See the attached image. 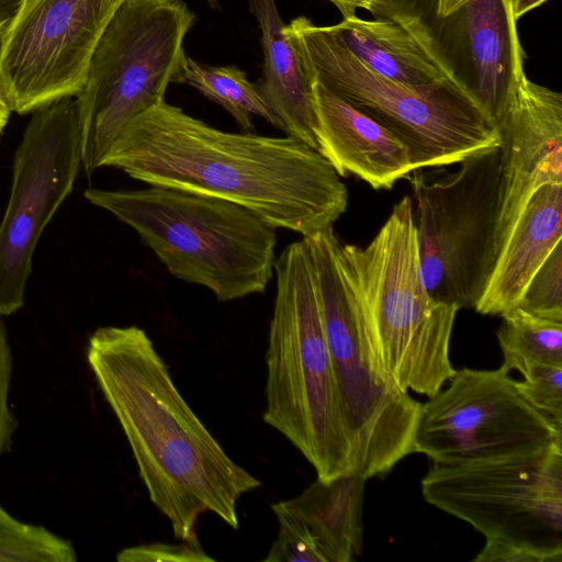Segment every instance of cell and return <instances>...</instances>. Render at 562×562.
<instances>
[{"instance_id": "cell-28", "label": "cell", "mask_w": 562, "mask_h": 562, "mask_svg": "<svg viewBox=\"0 0 562 562\" xmlns=\"http://www.w3.org/2000/svg\"><path fill=\"white\" fill-rule=\"evenodd\" d=\"M474 562H544L543 559L526 549L510 543L485 540Z\"/></svg>"}, {"instance_id": "cell-13", "label": "cell", "mask_w": 562, "mask_h": 562, "mask_svg": "<svg viewBox=\"0 0 562 562\" xmlns=\"http://www.w3.org/2000/svg\"><path fill=\"white\" fill-rule=\"evenodd\" d=\"M374 19L414 34L496 122L525 76L507 0H380Z\"/></svg>"}, {"instance_id": "cell-15", "label": "cell", "mask_w": 562, "mask_h": 562, "mask_svg": "<svg viewBox=\"0 0 562 562\" xmlns=\"http://www.w3.org/2000/svg\"><path fill=\"white\" fill-rule=\"evenodd\" d=\"M499 137L496 256L531 195L562 183V94L525 75L503 116Z\"/></svg>"}, {"instance_id": "cell-10", "label": "cell", "mask_w": 562, "mask_h": 562, "mask_svg": "<svg viewBox=\"0 0 562 562\" xmlns=\"http://www.w3.org/2000/svg\"><path fill=\"white\" fill-rule=\"evenodd\" d=\"M427 503L544 562H562V442L537 451L431 465L422 480Z\"/></svg>"}, {"instance_id": "cell-12", "label": "cell", "mask_w": 562, "mask_h": 562, "mask_svg": "<svg viewBox=\"0 0 562 562\" xmlns=\"http://www.w3.org/2000/svg\"><path fill=\"white\" fill-rule=\"evenodd\" d=\"M82 167L75 97L33 112L13 159L9 202L0 223V316L24 304L37 241L72 191Z\"/></svg>"}, {"instance_id": "cell-30", "label": "cell", "mask_w": 562, "mask_h": 562, "mask_svg": "<svg viewBox=\"0 0 562 562\" xmlns=\"http://www.w3.org/2000/svg\"><path fill=\"white\" fill-rule=\"evenodd\" d=\"M547 0H509L513 18L518 21L527 12L538 8Z\"/></svg>"}, {"instance_id": "cell-17", "label": "cell", "mask_w": 562, "mask_h": 562, "mask_svg": "<svg viewBox=\"0 0 562 562\" xmlns=\"http://www.w3.org/2000/svg\"><path fill=\"white\" fill-rule=\"evenodd\" d=\"M317 151L339 177L353 175L390 190L414 170L406 146L387 128L314 82Z\"/></svg>"}, {"instance_id": "cell-21", "label": "cell", "mask_w": 562, "mask_h": 562, "mask_svg": "<svg viewBox=\"0 0 562 562\" xmlns=\"http://www.w3.org/2000/svg\"><path fill=\"white\" fill-rule=\"evenodd\" d=\"M173 82L188 83L222 105L244 132L254 130L252 115L276 126V120L258 86L236 66H206L186 55Z\"/></svg>"}, {"instance_id": "cell-29", "label": "cell", "mask_w": 562, "mask_h": 562, "mask_svg": "<svg viewBox=\"0 0 562 562\" xmlns=\"http://www.w3.org/2000/svg\"><path fill=\"white\" fill-rule=\"evenodd\" d=\"M341 13L342 19L356 15L358 9L369 11L373 16L376 13L380 0H328Z\"/></svg>"}, {"instance_id": "cell-11", "label": "cell", "mask_w": 562, "mask_h": 562, "mask_svg": "<svg viewBox=\"0 0 562 562\" xmlns=\"http://www.w3.org/2000/svg\"><path fill=\"white\" fill-rule=\"evenodd\" d=\"M449 385L420 405L415 452L434 465H457L540 450L562 442V428L531 406L517 380L496 370H456Z\"/></svg>"}, {"instance_id": "cell-7", "label": "cell", "mask_w": 562, "mask_h": 562, "mask_svg": "<svg viewBox=\"0 0 562 562\" xmlns=\"http://www.w3.org/2000/svg\"><path fill=\"white\" fill-rule=\"evenodd\" d=\"M285 31L316 80L392 132L406 146L414 170L498 147L494 121L458 82L412 88L383 78L358 60L330 25L306 16L285 24Z\"/></svg>"}, {"instance_id": "cell-14", "label": "cell", "mask_w": 562, "mask_h": 562, "mask_svg": "<svg viewBox=\"0 0 562 562\" xmlns=\"http://www.w3.org/2000/svg\"><path fill=\"white\" fill-rule=\"evenodd\" d=\"M125 0H23L0 54L13 112L33 113L82 89L93 52Z\"/></svg>"}, {"instance_id": "cell-4", "label": "cell", "mask_w": 562, "mask_h": 562, "mask_svg": "<svg viewBox=\"0 0 562 562\" xmlns=\"http://www.w3.org/2000/svg\"><path fill=\"white\" fill-rule=\"evenodd\" d=\"M83 196L132 227L170 274L220 302L263 293L273 276L277 228L244 206L158 186Z\"/></svg>"}, {"instance_id": "cell-20", "label": "cell", "mask_w": 562, "mask_h": 562, "mask_svg": "<svg viewBox=\"0 0 562 562\" xmlns=\"http://www.w3.org/2000/svg\"><path fill=\"white\" fill-rule=\"evenodd\" d=\"M330 27L358 60L383 78L412 88L456 81L427 45L391 20L356 14Z\"/></svg>"}, {"instance_id": "cell-25", "label": "cell", "mask_w": 562, "mask_h": 562, "mask_svg": "<svg viewBox=\"0 0 562 562\" xmlns=\"http://www.w3.org/2000/svg\"><path fill=\"white\" fill-rule=\"evenodd\" d=\"M517 386L538 412L562 428V366L530 362L520 371Z\"/></svg>"}, {"instance_id": "cell-35", "label": "cell", "mask_w": 562, "mask_h": 562, "mask_svg": "<svg viewBox=\"0 0 562 562\" xmlns=\"http://www.w3.org/2000/svg\"><path fill=\"white\" fill-rule=\"evenodd\" d=\"M509 2V0H507ZM510 4V3H509Z\"/></svg>"}, {"instance_id": "cell-31", "label": "cell", "mask_w": 562, "mask_h": 562, "mask_svg": "<svg viewBox=\"0 0 562 562\" xmlns=\"http://www.w3.org/2000/svg\"><path fill=\"white\" fill-rule=\"evenodd\" d=\"M23 0H0V23L11 21Z\"/></svg>"}, {"instance_id": "cell-1", "label": "cell", "mask_w": 562, "mask_h": 562, "mask_svg": "<svg viewBox=\"0 0 562 562\" xmlns=\"http://www.w3.org/2000/svg\"><path fill=\"white\" fill-rule=\"evenodd\" d=\"M103 167L229 201L303 237L333 227L348 206L338 173L303 142L221 131L166 101L122 131Z\"/></svg>"}, {"instance_id": "cell-27", "label": "cell", "mask_w": 562, "mask_h": 562, "mask_svg": "<svg viewBox=\"0 0 562 562\" xmlns=\"http://www.w3.org/2000/svg\"><path fill=\"white\" fill-rule=\"evenodd\" d=\"M12 364L9 335L0 316V456L10 450L13 434L18 428V420L9 404Z\"/></svg>"}, {"instance_id": "cell-23", "label": "cell", "mask_w": 562, "mask_h": 562, "mask_svg": "<svg viewBox=\"0 0 562 562\" xmlns=\"http://www.w3.org/2000/svg\"><path fill=\"white\" fill-rule=\"evenodd\" d=\"M71 542L43 526L23 522L0 505V562H75Z\"/></svg>"}, {"instance_id": "cell-32", "label": "cell", "mask_w": 562, "mask_h": 562, "mask_svg": "<svg viewBox=\"0 0 562 562\" xmlns=\"http://www.w3.org/2000/svg\"><path fill=\"white\" fill-rule=\"evenodd\" d=\"M12 108L10 105V102L4 94L2 88L0 87V137L3 133L4 127L7 126L10 115H11Z\"/></svg>"}, {"instance_id": "cell-22", "label": "cell", "mask_w": 562, "mask_h": 562, "mask_svg": "<svg viewBox=\"0 0 562 562\" xmlns=\"http://www.w3.org/2000/svg\"><path fill=\"white\" fill-rule=\"evenodd\" d=\"M501 316L496 336L503 370L520 372L530 362L562 366V323L537 317L517 306Z\"/></svg>"}, {"instance_id": "cell-2", "label": "cell", "mask_w": 562, "mask_h": 562, "mask_svg": "<svg viewBox=\"0 0 562 562\" xmlns=\"http://www.w3.org/2000/svg\"><path fill=\"white\" fill-rule=\"evenodd\" d=\"M87 361L131 447L151 503L177 539L198 542L211 512L238 529L237 502L260 481L225 452L177 389L168 364L137 326H103Z\"/></svg>"}, {"instance_id": "cell-6", "label": "cell", "mask_w": 562, "mask_h": 562, "mask_svg": "<svg viewBox=\"0 0 562 562\" xmlns=\"http://www.w3.org/2000/svg\"><path fill=\"white\" fill-rule=\"evenodd\" d=\"M302 238L315 270L336 385L353 443V470L367 480L385 475L415 452L422 403L378 363L352 270L334 228Z\"/></svg>"}, {"instance_id": "cell-24", "label": "cell", "mask_w": 562, "mask_h": 562, "mask_svg": "<svg viewBox=\"0 0 562 562\" xmlns=\"http://www.w3.org/2000/svg\"><path fill=\"white\" fill-rule=\"evenodd\" d=\"M516 306L537 317L562 323V241L532 276Z\"/></svg>"}, {"instance_id": "cell-9", "label": "cell", "mask_w": 562, "mask_h": 562, "mask_svg": "<svg viewBox=\"0 0 562 562\" xmlns=\"http://www.w3.org/2000/svg\"><path fill=\"white\" fill-rule=\"evenodd\" d=\"M454 171L413 170V216L420 272L430 297L474 308L495 259L498 147L471 155Z\"/></svg>"}, {"instance_id": "cell-18", "label": "cell", "mask_w": 562, "mask_h": 562, "mask_svg": "<svg viewBox=\"0 0 562 562\" xmlns=\"http://www.w3.org/2000/svg\"><path fill=\"white\" fill-rule=\"evenodd\" d=\"M562 241V183L540 187L528 200L497 252L474 310L501 315L515 307L528 282Z\"/></svg>"}, {"instance_id": "cell-3", "label": "cell", "mask_w": 562, "mask_h": 562, "mask_svg": "<svg viewBox=\"0 0 562 562\" xmlns=\"http://www.w3.org/2000/svg\"><path fill=\"white\" fill-rule=\"evenodd\" d=\"M276 297L266 353L263 420L327 480L353 470L324 330L313 261L302 238L276 258Z\"/></svg>"}, {"instance_id": "cell-16", "label": "cell", "mask_w": 562, "mask_h": 562, "mask_svg": "<svg viewBox=\"0 0 562 562\" xmlns=\"http://www.w3.org/2000/svg\"><path fill=\"white\" fill-rule=\"evenodd\" d=\"M366 481L355 470L317 477L294 498L271 504L279 532L265 561H352L362 549Z\"/></svg>"}, {"instance_id": "cell-19", "label": "cell", "mask_w": 562, "mask_h": 562, "mask_svg": "<svg viewBox=\"0 0 562 562\" xmlns=\"http://www.w3.org/2000/svg\"><path fill=\"white\" fill-rule=\"evenodd\" d=\"M250 11L261 32L263 53V78L258 88L276 127L317 150L315 77L286 33L274 0H250Z\"/></svg>"}, {"instance_id": "cell-26", "label": "cell", "mask_w": 562, "mask_h": 562, "mask_svg": "<svg viewBox=\"0 0 562 562\" xmlns=\"http://www.w3.org/2000/svg\"><path fill=\"white\" fill-rule=\"evenodd\" d=\"M120 562H209V557L198 542L182 541L181 544L148 543L125 548L116 555Z\"/></svg>"}, {"instance_id": "cell-5", "label": "cell", "mask_w": 562, "mask_h": 562, "mask_svg": "<svg viewBox=\"0 0 562 562\" xmlns=\"http://www.w3.org/2000/svg\"><path fill=\"white\" fill-rule=\"evenodd\" d=\"M344 248L378 363L402 390L435 395L456 373L450 340L460 308L435 302L424 285L412 199L393 206L366 247Z\"/></svg>"}, {"instance_id": "cell-8", "label": "cell", "mask_w": 562, "mask_h": 562, "mask_svg": "<svg viewBox=\"0 0 562 562\" xmlns=\"http://www.w3.org/2000/svg\"><path fill=\"white\" fill-rule=\"evenodd\" d=\"M196 20L182 0H125L104 30L75 97L82 168L103 162L122 131L165 101Z\"/></svg>"}, {"instance_id": "cell-33", "label": "cell", "mask_w": 562, "mask_h": 562, "mask_svg": "<svg viewBox=\"0 0 562 562\" xmlns=\"http://www.w3.org/2000/svg\"><path fill=\"white\" fill-rule=\"evenodd\" d=\"M9 23H10V21L0 23V54H1L2 45H3V41H4V36L7 33Z\"/></svg>"}, {"instance_id": "cell-34", "label": "cell", "mask_w": 562, "mask_h": 562, "mask_svg": "<svg viewBox=\"0 0 562 562\" xmlns=\"http://www.w3.org/2000/svg\"><path fill=\"white\" fill-rule=\"evenodd\" d=\"M212 8H218L217 0H206Z\"/></svg>"}]
</instances>
